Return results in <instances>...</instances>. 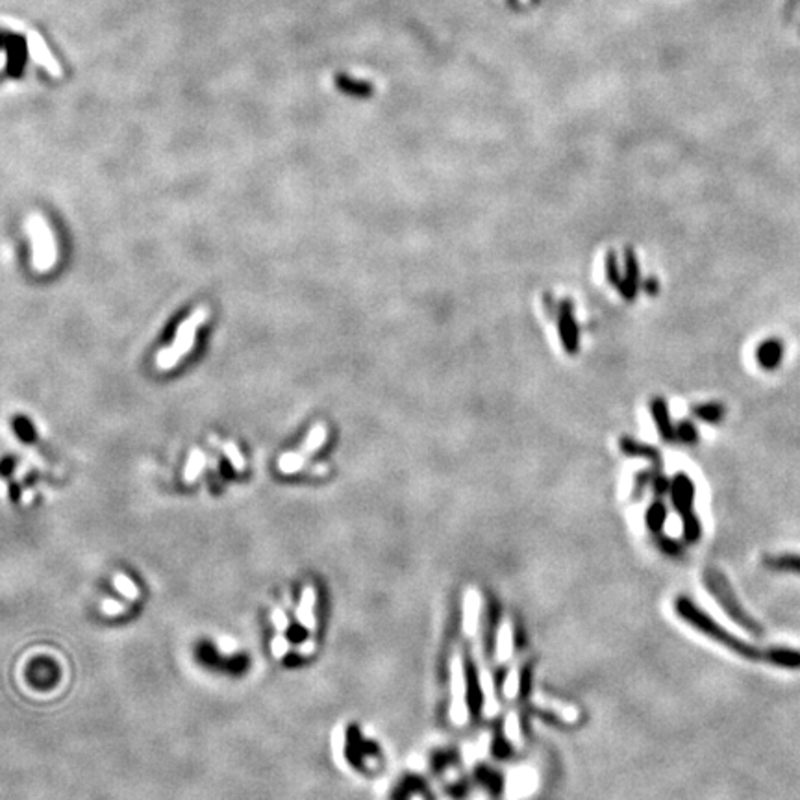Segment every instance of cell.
Returning a JSON list of instances; mask_svg holds the SVG:
<instances>
[{
	"label": "cell",
	"instance_id": "6da1fadb",
	"mask_svg": "<svg viewBox=\"0 0 800 800\" xmlns=\"http://www.w3.org/2000/svg\"><path fill=\"white\" fill-rule=\"evenodd\" d=\"M674 610L691 626L701 630L702 634H706L710 639H713L719 645H723L724 648H728V651H732L737 656L751 660V662L773 663V665L780 669H791V671L800 669V651L785 648V646H774V648H765L763 651V648L749 645L745 641H741L740 637H735L734 634H730L728 630H724L712 617H708L706 613L702 612L701 607H696L689 598H684V596L678 598L676 604H674Z\"/></svg>",
	"mask_w": 800,
	"mask_h": 800
},
{
	"label": "cell",
	"instance_id": "7a4b0ae2",
	"mask_svg": "<svg viewBox=\"0 0 800 800\" xmlns=\"http://www.w3.org/2000/svg\"><path fill=\"white\" fill-rule=\"evenodd\" d=\"M208 319H210V308L208 306H200V308L195 309L193 313L189 315L188 319L178 326L171 347L158 350V354H156V367L161 370H167L174 367L178 361H182L183 356L195 347V334L199 330V326L204 325Z\"/></svg>",
	"mask_w": 800,
	"mask_h": 800
},
{
	"label": "cell",
	"instance_id": "3957f363",
	"mask_svg": "<svg viewBox=\"0 0 800 800\" xmlns=\"http://www.w3.org/2000/svg\"><path fill=\"white\" fill-rule=\"evenodd\" d=\"M28 236L32 239V266L38 272H47L54 267L58 260V249H56L54 234L50 230L41 213H32L26 217Z\"/></svg>",
	"mask_w": 800,
	"mask_h": 800
},
{
	"label": "cell",
	"instance_id": "277c9868",
	"mask_svg": "<svg viewBox=\"0 0 800 800\" xmlns=\"http://www.w3.org/2000/svg\"><path fill=\"white\" fill-rule=\"evenodd\" d=\"M704 582H706L708 589L712 591L713 596L717 598L719 604L723 606L724 612L728 613L735 623L741 624V626H743L746 632H751V634L756 635L763 634L762 626H760V624H758L756 621L743 610V606H741L740 602H737L734 591H732V587H730L723 574L719 573V571H715V569H710V571H706V578H704Z\"/></svg>",
	"mask_w": 800,
	"mask_h": 800
},
{
	"label": "cell",
	"instance_id": "5b68a950",
	"mask_svg": "<svg viewBox=\"0 0 800 800\" xmlns=\"http://www.w3.org/2000/svg\"><path fill=\"white\" fill-rule=\"evenodd\" d=\"M557 336L565 352L574 356L580 352V326L574 317V304L571 298H563L557 309Z\"/></svg>",
	"mask_w": 800,
	"mask_h": 800
},
{
	"label": "cell",
	"instance_id": "8992f818",
	"mask_svg": "<svg viewBox=\"0 0 800 800\" xmlns=\"http://www.w3.org/2000/svg\"><path fill=\"white\" fill-rule=\"evenodd\" d=\"M464 673H465V695H467V708H469V715L473 721H478L484 710V693H482L480 685V676H478V669H476L475 660L471 658L469 651H465L464 654Z\"/></svg>",
	"mask_w": 800,
	"mask_h": 800
},
{
	"label": "cell",
	"instance_id": "52a82bcc",
	"mask_svg": "<svg viewBox=\"0 0 800 800\" xmlns=\"http://www.w3.org/2000/svg\"><path fill=\"white\" fill-rule=\"evenodd\" d=\"M623 258H624V275H623V281H621V286L617 287L619 295L623 297V300H626V302H634L635 298H637V293H639V287H641V269H639V260H637V256H635L634 249L632 247H624V252H623Z\"/></svg>",
	"mask_w": 800,
	"mask_h": 800
},
{
	"label": "cell",
	"instance_id": "ba28073f",
	"mask_svg": "<svg viewBox=\"0 0 800 800\" xmlns=\"http://www.w3.org/2000/svg\"><path fill=\"white\" fill-rule=\"evenodd\" d=\"M671 500H673L674 509L678 512L680 517L693 512V503H695V484L685 473H676L673 478V487H671Z\"/></svg>",
	"mask_w": 800,
	"mask_h": 800
},
{
	"label": "cell",
	"instance_id": "9c48e42d",
	"mask_svg": "<svg viewBox=\"0 0 800 800\" xmlns=\"http://www.w3.org/2000/svg\"><path fill=\"white\" fill-rule=\"evenodd\" d=\"M785 354V345L780 337H767L756 348V361L763 370L773 373L782 365Z\"/></svg>",
	"mask_w": 800,
	"mask_h": 800
},
{
	"label": "cell",
	"instance_id": "30bf717a",
	"mask_svg": "<svg viewBox=\"0 0 800 800\" xmlns=\"http://www.w3.org/2000/svg\"><path fill=\"white\" fill-rule=\"evenodd\" d=\"M648 409L654 423H656L658 434L662 437L663 441L674 443L676 441V426L671 421V411H669V404L663 397H654L648 402Z\"/></svg>",
	"mask_w": 800,
	"mask_h": 800
},
{
	"label": "cell",
	"instance_id": "8fae6325",
	"mask_svg": "<svg viewBox=\"0 0 800 800\" xmlns=\"http://www.w3.org/2000/svg\"><path fill=\"white\" fill-rule=\"evenodd\" d=\"M619 448H621V452L626 454V456H632V458H645L654 465V469H662V454H660V450H658L656 447H652L648 443L637 441V439H634V437L630 436H623L619 439Z\"/></svg>",
	"mask_w": 800,
	"mask_h": 800
},
{
	"label": "cell",
	"instance_id": "7c38bea8",
	"mask_svg": "<svg viewBox=\"0 0 800 800\" xmlns=\"http://www.w3.org/2000/svg\"><path fill=\"white\" fill-rule=\"evenodd\" d=\"M498 623H500V612H498V604L495 601H491V604L487 602L486 619H484V651H486L487 660L495 656Z\"/></svg>",
	"mask_w": 800,
	"mask_h": 800
},
{
	"label": "cell",
	"instance_id": "4fadbf2b",
	"mask_svg": "<svg viewBox=\"0 0 800 800\" xmlns=\"http://www.w3.org/2000/svg\"><path fill=\"white\" fill-rule=\"evenodd\" d=\"M691 414L708 425H717L726 415V406L721 402H702L691 406Z\"/></svg>",
	"mask_w": 800,
	"mask_h": 800
},
{
	"label": "cell",
	"instance_id": "5bb4252c",
	"mask_svg": "<svg viewBox=\"0 0 800 800\" xmlns=\"http://www.w3.org/2000/svg\"><path fill=\"white\" fill-rule=\"evenodd\" d=\"M665 521H667V506L662 498L658 497L646 509V526L652 534H660Z\"/></svg>",
	"mask_w": 800,
	"mask_h": 800
},
{
	"label": "cell",
	"instance_id": "9a60e30c",
	"mask_svg": "<svg viewBox=\"0 0 800 800\" xmlns=\"http://www.w3.org/2000/svg\"><path fill=\"white\" fill-rule=\"evenodd\" d=\"M765 565L780 573H799L800 574V556L799 554H780V556L765 557Z\"/></svg>",
	"mask_w": 800,
	"mask_h": 800
},
{
	"label": "cell",
	"instance_id": "2e32d148",
	"mask_svg": "<svg viewBox=\"0 0 800 800\" xmlns=\"http://www.w3.org/2000/svg\"><path fill=\"white\" fill-rule=\"evenodd\" d=\"M326 436H328V428H326L325 423H317V425L311 426L308 437L304 439L302 447H300V454L309 456V454L317 452L320 448V445L325 443Z\"/></svg>",
	"mask_w": 800,
	"mask_h": 800
},
{
	"label": "cell",
	"instance_id": "e0dca14e",
	"mask_svg": "<svg viewBox=\"0 0 800 800\" xmlns=\"http://www.w3.org/2000/svg\"><path fill=\"white\" fill-rule=\"evenodd\" d=\"M313 604H315V591L311 589V587H306V591H304L302 595V601H300V606H298L297 610V617L300 619V623H302L306 628H313L315 626Z\"/></svg>",
	"mask_w": 800,
	"mask_h": 800
},
{
	"label": "cell",
	"instance_id": "ac0fdd59",
	"mask_svg": "<svg viewBox=\"0 0 800 800\" xmlns=\"http://www.w3.org/2000/svg\"><path fill=\"white\" fill-rule=\"evenodd\" d=\"M604 272H606L607 284L617 289V287L621 286V281H623V272H621V267H619L617 252H615V250H607L606 252V258H604Z\"/></svg>",
	"mask_w": 800,
	"mask_h": 800
},
{
	"label": "cell",
	"instance_id": "d6986e66",
	"mask_svg": "<svg viewBox=\"0 0 800 800\" xmlns=\"http://www.w3.org/2000/svg\"><path fill=\"white\" fill-rule=\"evenodd\" d=\"M699 439H701L699 430H696V426L689 419L680 421L678 425H676V441L684 443L687 447H693V445L699 443Z\"/></svg>",
	"mask_w": 800,
	"mask_h": 800
},
{
	"label": "cell",
	"instance_id": "ffe728a7",
	"mask_svg": "<svg viewBox=\"0 0 800 800\" xmlns=\"http://www.w3.org/2000/svg\"><path fill=\"white\" fill-rule=\"evenodd\" d=\"M476 780L478 782H482V785L484 787H487L489 791H493L495 795H498L500 791H503V776L498 773H495L493 769H487V767H480L478 771H476Z\"/></svg>",
	"mask_w": 800,
	"mask_h": 800
},
{
	"label": "cell",
	"instance_id": "44dd1931",
	"mask_svg": "<svg viewBox=\"0 0 800 800\" xmlns=\"http://www.w3.org/2000/svg\"><path fill=\"white\" fill-rule=\"evenodd\" d=\"M204 465H206L204 454L200 452L199 448L191 450V454H189V459H188V465H186V473H183V480L186 482L197 480V476L200 475V471L204 469Z\"/></svg>",
	"mask_w": 800,
	"mask_h": 800
},
{
	"label": "cell",
	"instance_id": "7402d4cb",
	"mask_svg": "<svg viewBox=\"0 0 800 800\" xmlns=\"http://www.w3.org/2000/svg\"><path fill=\"white\" fill-rule=\"evenodd\" d=\"M682 525H684V539L687 541V543H696V541L701 539L702 526L701 519H699V515H696L695 512L684 515V517H682Z\"/></svg>",
	"mask_w": 800,
	"mask_h": 800
},
{
	"label": "cell",
	"instance_id": "603a6c76",
	"mask_svg": "<svg viewBox=\"0 0 800 800\" xmlns=\"http://www.w3.org/2000/svg\"><path fill=\"white\" fill-rule=\"evenodd\" d=\"M304 464H306V456H304V454L287 452L284 454V456H280L278 469H280L281 473H286V475H291V473H297V471L302 469Z\"/></svg>",
	"mask_w": 800,
	"mask_h": 800
},
{
	"label": "cell",
	"instance_id": "cb8c5ba5",
	"mask_svg": "<svg viewBox=\"0 0 800 800\" xmlns=\"http://www.w3.org/2000/svg\"><path fill=\"white\" fill-rule=\"evenodd\" d=\"M210 441L215 443L217 447H221L222 450H225V454H227L228 459L232 462V465L236 467V469L238 471L245 469V459H243V456H241V452H239L238 445H234L232 441H225V443L219 441V439H217V436H210Z\"/></svg>",
	"mask_w": 800,
	"mask_h": 800
},
{
	"label": "cell",
	"instance_id": "d4e9b609",
	"mask_svg": "<svg viewBox=\"0 0 800 800\" xmlns=\"http://www.w3.org/2000/svg\"><path fill=\"white\" fill-rule=\"evenodd\" d=\"M656 471L660 469H646L635 473L634 476V487H632V498H641L645 489L652 484V478L656 475Z\"/></svg>",
	"mask_w": 800,
	"mask_h": 800
},
{
	"label": "cell",
	"instance_id": "484cf974",
	"mask_svg": "<svg viewBox=\"0 0 800 800\" xmlns=\"http://www.w3.org/2000/svg\"><path fill=\"white\" fill-rule=\"evenodd\" d=\"M113 585H115V589L119 591V593H122V595L126 596V598H138L139 596V589L138 585L133 584L132 580L128 578V576H124V574H115L113 576Z\"/></svg>",
	"mask_w": 800,
	"mask_h": 800
},
{
	"label": "cell",
	"instance_id": "4316f807",
	"mask_svg": "<svg viewBox=\"0 0 800 800\" xmlns=\"http://www.w3.org/2000/svg\"><path fill=\"white\" fill-rule=\"evenodd\" d=\"M652 491L656 493L658 497L662 498L665 497L667 493H671V487H673V480H669L667 476L662 475L660 471H656V475H654V478H652Z\"/></svg>",
	"mask_w": 800,
	"mask_h": 800
},
{
	"label": "cell",
	"instance_id": "83f0119b",
	"mask_svg": "<svg viewBox=\"0 0 800 800\" xmlns=\"http://www.w3.org/2000/svg\"><path fill=\"white\" fill-rule=\"evenodd\" d=\"M332 746H334V754H336L337 762L341 765L343 751H345V734H343L341 726L336 728V732H334V743H332Z\"/></svg>",
	"mask_w": 800,
	"mask_h": 800
},
{
	"label": "cell",
	"instance_id": "f1b7e54d",
	"mask_svg": "<svg viewBox=\"0 0 800 800\" xmlns=\"http://www.w3.org/2000/svg\"><path fill=\"white\" fill-rule=\"evenodd\" d=\"M100 610H102V613H106V615H119V613L124 612V606H122L121 602L113 601V598H106V601H102V604H100Z\"/></svg>",
	"mask_w": 800,
	"mask_h": 800
},
{
	"label": "cell",
	"instance_id": "f546056e",
	"mask_svg": "<svg viewBox=\"0 0 800 800\" xmlns=\"http://www.w3.org/2000/svg\"><path fill=\"white\" fill-rule=\"evenodd\" d=\"M660 546H662L663 552H667L671 556H678L680 552H682L680 543H676V541L671 539V537H660Z\"/></svg>",
	"mask_w": 800,
	"mask_h": 800
},
{
	"label": "cell",
	"instance_id": "4dcf8cb0",
	"mask_svg": "<svg viewBox=\"0 0 800 800\" xmlns=\"http://www.w3.org/2000/svg\"><path fill=\"white\" fill-rule=\"evenodd\" d=\"M270 648H272V654H275L276 658H284L287 654V651H289V645H287V641L284 639L281 635H276Z\"/></svg>",
	"mask_w": 800,
	"mask_h": 800
},
{
	"label": "cell",
	"instance_id": "1f68e13d",
	"mask_svg": "<svg viewBox=\"0 0 800 800\" xmlns=\"http://www.w3.org/2000/svg\"><path fill=\"white\" fill-rule=\"evenodd\" d=\"M641 287H643V291H645L648 297H656L658 293H660V281H658L656 276H648L646 280H643Z\"/></svg>",
	"mask_w": 800,
	"mask_h": 800
},
{
	"label": "cell",
	"instance_id": "d6a6232c",
	"mask_svg": "<svg viewBox=\"0 0 800 800\" xmlns=\"http://www.w3.org/2000/svg\"><path fill=\"white\" fill-rule=\"evenodd\" d=\"M543 306H545V311L548 317H557V309H560V304L554 302V297H552V293H545L543 295Z\"/></svg>",
	"mask_w": 800,
	"mask_h": 800
},
{
	"label": "cell",
	"instance_id": "836d02e7",
	"mask_svg": "<svg viewBox=\"0 0 800 800\" xmlns=\"http://www.w3.org/2000/svg\"><path fill=\"white\" fill-rule=\"evenodd\" d=\"M272 623H275V626H276V630H278V632H284V630L287 628L286 613L281 612V610H275V612H272Z\"/></svg>",
	"mask_w": 800,
	"mask_h": 800
},
{
	"label": "cell",
	"instance_id": "e575fe53",
	"mask_svg": "<svg viewBox=\"0 0 800 800\" xmlns=\"http://www.w3.org/2000/svg\"><path fill=\"white\" fill-rule=\"evenodd\" d=\"M530 687H532L530 669H525V673H523V682H521V693H523V695H528V693H530Z\"/></svg>",
	"mask_w": 800,
	"mask_h": 800
},
{
	"label": "cell",
	"instance_id": "d590c367",
	"mask_svg": "<svg viewBox=\"0 0 800 800\" xmlns=\"http://www.w3.org/2000/svg\"><path fill=\"white\" fill-rule=\"evenodd\" d=\"M219 646H221V651H225L227 654H230V652L236 648V641L230 639V637H222V639L219 641Z\"/></svg>",
	"mask_w": 800,
	"mask_h": 800
},
{
	"label": "cell",
	"instance_id": "8d00e7d4",
	"mask_svg": "<svg viewBox=\"0 0 800 800\" xmlns=\"http://www.w3.org/2000/svg\"><path fill=\"white\" fill-rule=\"evenodd\" d=\"M313 651H315V643L311 639L306 641V643L300 646V652H302V654H313Z\"/></svg>",
	"mask_w": 800,
	"mask_h": 800
},
{
	"label": "cell",
	"instance_id": "74e56055",
	"mask_svg": "<svg viewBox=\"0 0 800 800\" xmlns=\"http://www.w3.org/2000/svg\"><path fill=\"white\" fill-rule=\"evenodd\" d=\"M309 473H311V475L323 476V475H326V473H328V467H326V465H315L313 469H309Z\"/></svg>",
	"mask_w": 800,
	"mask_h": 800
}]
</instances>
